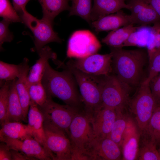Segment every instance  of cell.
Wrapping results in <instances>:
<instances>
[{
  "instance_id": "obj_15",
  "label": "cell",
  "mask_w": 160,
  "mask_h": 160,
  "mask_svg": "<svg viewBox=\"0 0 160 160\" xmlns=\"http://www.w3.org/2000/svg\"><path fill=\"white\" fill-rule=\"evenodd\" d=\"M116 110L102 106L92 115L95 137H107L117 116Z\"/></svg>"
},
{
  "instance_id": "obj_38",
  "label": "cell",
  "mask_w": 160,
  "mask_h": 160,
  "mask_svg": "<svg viewBox=\"0 0 160 160\" xmlns=\"http://www.w3.org/2000/svg\"><path fill=\"white\" fill-rule=\"evenodd\" d=\"M150 87L157 105H160V73L150 82Z\"/></svg>"
},
{
  "instance_id": "obj_7",
  "label": "cell",
  "mask_w": 160,
  "mask_h": 160,
  "mask_svg": "<svg viewBox=\"0 0 160 160\" xmlns=\"http://www.w3.org/2000/svg\"><path fill=\"white\" fill-rule=\"evenodd\" d=\"M46 151L53 160H71V144L67 133L51 124L44 122Z\"/></svg>"
},
{
  "instance_id": "obj_5",
  "label": "cell",
  "mask_w": 160,
  "mask_h": 160,
  "mask_svg": "<svg viewBox=\"0 0 160 160\" xmlns=\"http://www.w3.org/2000/svg\"><path fill=\"white\" fill-rule=\"evenodd\" d=\"M150 82L147 78L141 83L130 98L127 107L134 116L140 132L147 125L157 106L151 90Z\"/></svg>"
},
{
  "instance_id": "obj_36",
  "label": "cell",
  "mask_w": 160,
  "mask_h": 160,
  "mask_svg": "<svg viewBox=\"0 0 160 160\" xmlns=\"http://www.w3.org/2000/svg\"><path fill=\"white\" fill-rule=\"evenodd\" d=\"M160 73V48L149 59L147 79L150 81Z\"/></svg>"
},
{
  "instance_id": "obj_6",
  "label": "cell",
  "mask_w": 160,
  "mask_h": 160,
  "mask_svg": "<svg viewBox=\"0 0 160 160\" xmlns=\"http://www.w3.org/2000/svg\"><path fill=\"white\" fill-rule=\"evenodd\" d=\"M101 89L102 106L119 110L127 108L132 89L114 74L103 76Z\"/></svg>"
},
{
  "instance_id": "obj_31",
  "label": "cell",
  "mask_w": 160,
  "mask_h": 160,
  "mask_svg": "<svg viewBox=\"0 0 160 160\" xmlns=\"http://www.w3.org/2000/svg\"><path fill=\"white\" fill-rule=\"evenodd\" d=\"M70 0L72 2V5L69 10V15L79 16L91 25L92 0Z\"/></svg>"
},
{
  "instance_id": "obj_10",
  "label": "cell",
  "mask_w": 160,
  "mask_h": 160,
  "mask_svg": "<svg viewBox=\"0 0 160 160\" xmlns=\"http://www.w3.org/2000/svg\"><path fill=\"white\" fill-rule=\"evenodd\" d=\"M101 47L99 41L90 31L78 30L69 39L66 55L71 58H83L96 53Z\"/></svg>"
},
{
  "instance_id": "obj_17",
  "label": "cell",
  "mask_w": 160,
  "mask_h": 160,
  "mask_svg": "<svg viewBox=\"0 0 160 160\" xmlns=\"http://www.w3.org/2000/svg\"><path fill=\"white\" fill-rule=\"evenodd\" d=\"M131 23L129 15L121 10L117 12L102 16L91 22V25L97 33L112 31Z\"/></svg>"
},
{
  "instance_id": "obj_44",
  "label": "cell",
  "mask_w": 160,
  "mask_h": 160,
  "mask_svg": "<svg viewBox=\"0 0 160 160\" xmlns=\"http://www.w3.org/2000/svg\"><path fill=\"white\" fill-rule=\"evenodd\" d=\"M159 160H160V153H159Z\"/></svg>"
},
{
  "instance_id": "obj_8",
  "label": "cell",
  "mask_w": 160,
  "mask_h": 160,
  "mask_svg": "<svg viewBox=\"0 0 160 160\" xmlns=\"http://www.w3.org/2000/svg\"><path fill=\"white\" fill-rule=\"evenodd\" d=\"M23 23L32 32L34 38V49L38 53L47 44L52 42L60 43L61 39L53 28V22L43 18L39 20L25 9L20 14Z\"/></svg>"
},
{
  "instance_id": "obj_23",
  "label": "cell",
  "mask_w": 160,
  "mask_h": 160,
  "mask_svg": "<svg viewBox=\"0 0 160 160\" xmlns=\"http://www.w3.org/2000/svg\"><path fill=\"white\" fill-rule=\"evenodd\" d=\"M28 60L25 58L23 62L18 65L8 63L0 61V81H12L16 78L28 75L30 68L28 65Z\"/></svg>"
},
{
  "instance_id": "obj_34",
  "label": "cell",
  "mask_w": 160,
  "mask_h": 160,
  "mask_svg": "<svg viewBox=\"0 0 160 160\" xmlns=\"http://www.w3.org/2000/svg\"><path fill=\"white\" fill-rule=\"evenodd\" d=\"M151 31L150 39L147 47L149 59L160 48V21L153 24Z\"/></svg>"
},
{
  "instance_id": "obj_19",
  "label": "cell",
  "mask_w": 160,
  "mask_h": 160,
  "mask_svg": "<svg viewBox=\"0 0 160 160\" xmlns=\"http://www.w3.org/2000/svg\"><path fill=\"white\" fill-rule=\"evenodd\" d=\"M39 58L30 69L28 75L27 84L28 87L31 84L41 81L46 65L52 59L54 62L57 60V55L49 47L45 46L38 53Z\"/></svg>"
},
{
  "instance_id": "obj_9",
  "label": "cell",
  "mask_w": 160,
  "mask_h": 160,
  "mask_svg": "<svg viewBox=\"0 0 160 160\" xmlns=\"http://www.w3.org/2000/svg\"><path fill=\"white\" fill-rule=\"evenodd\" d=\"M39 107L43 116L44 122L52 124L63 130L68 137L69 128L72 120L76 114L83 110L68 105L58 104L49 96L45 103Z\"/></svg>"
},
{
  "instance_id": "obj_11",
  "label": "cell",
  "mask_w": 160,
  "mask_h": 160,
  "mask_svg": "<svg viewBox=\"0 0 160 160\" xmlns=\"http://www.w3.org/2000/svg\"><path fill=\"white\" fill-rule=\"evenodd\" d=\"M112 54L95 53L87 57L71 59L66 63L67 66L76 68L84 73L95 75L105 76L112 72Z\"/></svg>"
},
{
  "instance_id": "obj_33",
  "label": "cell",
  "mask_w": 160,
  "mask_h": 160,
  "mask_svg": "<svg viewBox=\"0 0 160 160\" xmlns=\"http://www.w3.org/2000/svg\"><path fill=\"white\" fill-rule=\"evenodd\" d=\"M11 81H5L0 89V123L1 125L5 122L7 111L10 88Z\"/></svg>"
},
{
  "instance_id": "obj_28",
  "label": "cell",
  "mask_w": 160,
  "mask_h": 160,
  "mask_svg": "<svg viewBox=\"0 0 160 160\" xmlns=\"http://www.w3.org/2000/svg\"><path fill=\"white\" fill-rule=\"evenodd\" d=\"M151 27L140 26L132 33L124 44L123 47L137 46L147 47L151 37Z\"/></svg>"
},
{
  "instance_id": "obj_35",
  "label": "cell",
  "mask_w": 160,
  "mask_h": 160,
  "mask_svg": "<svg viewBox=\"0 0 160 160\" xmlns=\"http://www.w3.org/2000/svg\"><path fill=\"white\" fill-rule=\"evenodd\" d=\"M0 15L11 23L22 22L9 0H0Z\"/></svg>"
},
{
  "instance_id": "obj_4",
  "label": "cell",
  "mask_w": 160,
  "mask_h": 160,
  "mask_svg": "<svg viewBox=\"0 0 160 160\" xmlns=\"http://www.w3.org/2000/svg\"><path fill=\"white\" fill-rule=\"evenodd\" d=\"M72 72L79 87L84 110L92 115L102 106L101 81L103 76L91 75L64 65Z\"/></svg>"
},
{
  "instance_id": "obj_40",
  "label": "cell",
  "mask_w": 160,
  "mask_h": 160,
  "mask_svg": "<svg viewBox=\"0 0 160 160\" xmlns=\"http://www.w3.org/2000/svg\"><path fill=\"white\" fill-rule=\"evenodd\" d=\"M12 160H35L36 158L29 156L23 152L10 149Z\"/></svg>"
},
{
  "instance_id": "obj_37",
  "label": "cell",
  "mask_w": 160,
  "mask_h": 160,
  "mask_svg": "<svg viewBox=\"0 0 160 160\" xmlns=\"http://www.w3.org/2000/svg\"><path fill=\"white\" fill-rule=\"evenodd\" d=\"M10 22L3 19L0 22V47L2 49V46L4 42H10L13 39V35L8 29Z\"/></svg>"
},
{
  "instance_id": "obj_39",
  "label": "cell",
  "mask_w": 160,
  "mask_h": 160,
  "mask_svg": "<svg viewBox=\"0 0 160 160\" xmlns=\"http://www.w3.org/2000/svg\"><path fill=\"white\" fill-rule=\"evenodd\" d=\"M0 160H12L10 148L3 142L0 143Z\"/></svg>"
},
{
  "instance_id": "obj_2",
  "label": "cell",
  "mask_w": 160,
  "mask_h": 160,
  "mask_svg": "<svg viewBox=\"0 0 160 160\" xmlns=\"http://www.w3.org/2000/svg\"><path fill=\"white\" fill-rule=\"evenodd\" d=\"M59 72L53 69L48 62L41 82L47 95L57 97L68 105L80 109L84 105L75 78L68 69Z\"/></svg>"
},
{
  "instance_id": "obj_41",
  "label": "cell",
  "mask_w": 160,
  "mask_h": 160,
  "mask_svg": "<svg viewBox=\"0 0 160 160\" xmlns=\"http://www.w3.org/2000/svg\"><path fill=\"white\" fill-rule=\"evenodd\" d=\"M30 0H12L13 7L19 14H21L23 11L25 9V6Z\"/></svg>"
},
{
  "instance_id": "obj_22",
  "label": "cell",
  "mask_w": 160,
  "mask_h": 160,
  "mask_svg": "<svg viewBox=\"0 0 160 160\" xmlns=\"http://www.w3.org/2000/svg\"><path fill=\"white\" fill-rule=\"evenodd\" d=\"M16 79L11 81L5 123L25 121L23 108L16 88Z\"/></svg>"
},
{
  "instance_id": "obj_29",
  "label": "cell",
  "mask_w": 160,
  "mask_h": 160,
  "mask_svg": "<svg viewBox=\"0 0 160 160\" xmlns=\"http://www.w3.org/2000/svg\"><path fill=\"white\" fill-rule=\"evenodd\" d=\"M28 75L18 78L15 82L17 94L23 108L25 121H27L30 106L31 98L27 84Z\"/></svg>"
},
{
  "instance_id": "obj_43",
  "label": "cell",
  "mask_w": 160,
  "mask_h": 160,
  "mask_svg": "<svg viewBox=\"0 0 160 160\" xmlns=\"http://www.w3.org/2000/svg\"><path fill=\"white\" fill-rule=\"evenodd\" d=\"M157 147H158V148L157 147V148L159 153H160V144L158 145Z\"/></svg>"
},
{
  "instance_id": "obj_30",
  "label": "cell",
  "mask_w": 160,
  "mask_h": 160,
  "mask_svg": "<svg viewBox=\"0 0 160 160\" xmlns=\"http://www.w3.org/2000/svg\"><path fill=\"white\" fill-rule=\"evenodd\" d=\"M159 154L155 144L149 140L140 136L136 160H159Z\"/></svg>"
},
{
  "instance_id": "obj_21",
  "label": "cell",
  "mask_w": 160,
  "mask_h": 160,
  "mask_svg": "<svg viewBox=\"0 0 160 160\" xmlns=\"http://www.w3.org/2000/svg\"><path fill=\"white\" fill-rule=\"evenodd\" d=\"M139 26H134V24H130L111 31L102 39L101 42L110 47L123 48L124 42Z\"/></svg>"
},
{
  "instance_id": "obj_25",
  "label": "cell",
  "mask_w": 160,
  "mask_h": 160,
  "mask_svg": "<svg viewBox=\"0 0 160 160\" xmlns=\"http://www.w3.org/2000/svg\"><path fill=\"white\" fill-rule=\"evenodd\" d=\"M140 136L150 140L157 146L160 144V105H157Z\"/></svg>"
},
{
  "instance_id": "obj_18",
  "label": "cell",
  "mask_w": 160,
  "mask_h": 160,
  "mask_svg": "<svg viewBox=\"0 0 160 160\" xmlns=\"http://www.w3.org/2000/svg\"><path fill=\"white\" fill-rule=\"evenodd\" d=\"M28 118V126L31 132L32 136L46 150L43 116L39 106L31 100Z\"/></svg>"
},
{
  "instance_id": "obj_14",
  "label": "cell",
  "mask_w": 160,
  "mask_h": 160,
  "mask_svg": "<svg viewBox=\"0 0 160 160\" xmlns=\"http://www.w3.org/2000/svg\"><path fill=\"white\" fill-rule=\"evenodd\" d=\"M131 23L146 26L160 21V18L147 0H130Z\"/></svg>"
},
{
  "instance_id": "obj_32",
  "label": "cell",
  "mask_w": 160,
  "mask_h": 160,
  "mask_svg": "<svg viewBox=\"0 0 160 160\" xmlns=\"http://www.w3.org/2000/svg\"><path fill=\"white\" fill-rule=\"evenodd\" d=\"M28 89L31 100L39 107L45 103L48 96L41 81L31 84L28 87Z\"/></svg>"
},
{
  "instance_id": "obj_13",
  "label": "cell",
  "mask_w": 160,
  "mask_h": 160,
  "mask_svg": "<svg viewBox=\"0 0 160 160\" xmlns=\"http://www.w3.org/2000/svg\"><path fill=\"white\" fill-rule=\"evenodd\" d=\"M0 140L7 144L10 149L22 152L37 160H52L45 148L31 136L22 140L0 136Z\"/></svg>"
},
{
  "instance_id": "obj_26",
  "label": "cell",
  "mask_w": 160,
  "mask_h": 160,
  "mask_svg": "<svg viewBox=\"0 0 160 160\" xmlns=\"http://www.w3.org/2000/svg\"><path fill=\"white\" fill-rule=\"evenodd\" d=\"M0 136H4L11 138L23 140L31 136V132L28 125L20 122H9L1 125Z\"/></svg>"
},
{
  "instance_id": "obj_24",
  "label": "cell",
  "mask_w": 160,
  "mask_h": 160,
  "mask_svg": "<svg viewBox=\"0 0 160 160\" xmlns=\"http://www.w3.org/2000/svg\"><path fill=\"white\" fill-rule=\"evenodd\" d=\"M42 9L43 18L52 22L62 12L69 10V0H38Z\"/></svg>"
},
{
  "instance_id": "obj_1",
  "label": "cell",
  "mask_w": 160,
  "mask_h": 160,
  "mask_svg": "<svg viewBox=\"0 0 160 160\" xmlns=\"http://www.w3.org/2000/svg\"><path fill=\"white\" fill-rule=\"evenodd\" d=\"M112 54V73L132 90L145 79V69L149 63L147 50L141 48L127 50L110 47Z\"/></svg>"
},
{
  "instance_id": "obj_27",
  "label": "cell",
  "mask_w": 160,
  "mask_h": 160,
  "mask_svg": "<svg viewBox=\"0 0 160 160\" xmlns=\"http://www.w3.org/2000/svg\"><path fill=\"white\" fill-rule=\"evenodd\" d=\"M117 111V116L113 128L107 137L121 147L123 137L130 116L124 112V110Z\"/></svg>"
},
{
  "instance_id": "obj_3",
  "label": "cell",
  "mask_w": 160,
  "mask_h": 160,
  "mask_svg": "<svg viewBox=\"0 0 160 160\" xmlns=\"http://www.w3.org/2000/svg\"><path fill=\"white\" fill-rule=\"evenodd\" d=\"M71 160H89L87 148L95 137L92 116L84 110L76 115L69 128Z\"/></svg>"
},
{
  "instance_id": "obj_12",
  "label": "cell",
  "mask_w": 160,
  "mask_h": 160,
  "mask_svg": "<svg viewBox=\"0 0 160 160\" xmlns=\"http://www.w3.org/2000/svg\"><path fill=\"white\" fill-rule=\"evenodd\" d=\"M87 151L90 160L122 159L121 147L108 137L94 138L89 144Z\"/></svg>"
},
{
  "instance_id": "obj_42",
  "label": "cell",
  "mask_w": 160,
  "mask_h": 160,
  "mask_svg": "<svg viewBox=\"0 0 160 160\" xmlns=\"http://www.w3.org/2000/svg\"><path fill=\"white\" fill-rule=\"evenodd\" d=\"M160 18V0H147Z\"/></svg>"
},
{
  "instance_id": "obj_20",
  "label": "cell",
  "mask_w": 160,
  "mask_h": 160,
  "mask_svg": "<svg viewBox=\"0 0 160 160\" xmlns=\"http://www.w3.org/2000/svg\"><path fill=\"white\" fill-rule=\"evenodd\" d=\"M91 14V21L97 20L100 17L117 12L122 9H129L128 4L125 0H93Z\"/></svg>"
},
{
  "instance_id": "obj_16",
  "label": "cell",
  "mask_w": 160,
  "mask_h": 160,
  "mask_svg": "<svg viewBox=\"0 0 160 160\" xmlns=\"http://www.w3.org/2000/svg\"><path fill=\"white\" fill-rule=\"evenodd\" d=\"M140 135V132L135 121L130 117L121 145L122 159H137Z\"/></svg>"
}]
</instances>
